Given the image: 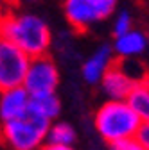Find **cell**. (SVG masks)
<instances>
[{
	"instance_id": "cell-6",
	"label": "cell",
	"mask_w": 149,
	"mask_h": 150,
	"mask_svg": "<svg viewBox=\"0 0 149 150\" xmlns=\"http://www.w3.org/2000/svg\"><path fill=\"white\" fill-rule=\"evenodd\" d=\"M31 55L25 54L13 41L0 38V89L22 86L29 68Z\"/></svg>"
},
{
	"instance_id": "cell-12",
	"label": "cell",
	"mask_w": 149,
	"mask_h": 150,
	"mask_svg": "<svg viewBox=\"0 0 149 150\" xmlns=\"http://www.w3.org/2000/svg\"><path fill=\"white\" fill-rule=\"evenodd\" d=\"M34 112H38L40 116L47 118V120H56L61 112V100L58 97V91L54 93H43V95H36L31 97V105H29Z\"/></svg>"
},
{
	"instance_id": "cell-13",
	"label": "cell",
	"mask_w": 149,
	"mask_h": 150,
	"mask_svg": "<svg viewBox=\"0 0 149 150\" xmlns=\"http://www.w3.org/2000/svg\"><path fill=\"white\" fill-rule=\"evenodd\" d=\"M128 102L137 111L142 122H149V77L135 84L133 91L128 97Z\"/></svg>"
},
{
	"instance_id": "cell-9",
	"label": "cell",
	"mask_w": 149,
	"mask_h": 150,
	"mask_svg": "<svg viewBox=\"0 0 149 150\" xmlns=\"http://www.w3.org/2000/svg\"><path fill=\"white\" fill-rule=\"evenodd\" d=\"M111 48L117 59H142L147 52V32L131 27L122 34L113 36Z\"/></svg>"
},
{
	"instance_id": "cell-16",
	"label": "cell",
	"mask_w": 149,
	"mask_h": 150,
	"mask_svg": "<svg viewBox=\"0 0 149 150\" xmlns=\"http://www.w3.org/2000/svg\"><path fill=\"white\" fill-rule=\"evenodd\" d=\"M113 150H142L138 141L135 138H124V139H119L115 141L113 145H110Z\"/></svg>"
},
{
	"instance_id": "cell-19",
	"label": "cell",
	"mask_w": 149,
	"mask_h": 150,
	"mask_svg": "<svg viewBox=\"0 0 149 150\" xmlns=\"http://www.w3.org/2000/svg\"><path fill=\"white\" fill-rule=\"evenodd\" d=\"M147 54H149V32H147Z\"/></svg>"
},
{
	"instance_id": "cell-3",
	"label": "cell",
	"mask_w": 149,
	"mask_h": 150,
	"mask_svg": "<svg viewBox=\"0 0 149 150\" xmlns=\"http://www.w3.org/2000/svg\"><path fill=\"white\" fill-rule=\"evenodd\" d=\"M50 120L40 116L31 107L25 115L2 122L0 125V143L14 150H36L45 143Z\"/></svg>"
},
{
	"instance_id": "cell-18",
	"label": "cell",
	"mask_w": 149,
	"mask_h": 150,
	"mask_svg": "<svg viewBox=\"0 0 149 150\" xmlns=\"http://www.w3.org/2000/svg\"><path fill=\"white\" fill-rule=\"evenodd\" d=\"M2 22H4V11L0 9V38H2Z\"/></svg>"
},
{
	"instance_id": "cell-7",
	"label": "cell",
	"mask_w": 149,
	"mask_h": 150,
	"mask_svg": "<svg viewBox=\"0 0 149 150\" xmlns=\"http://www.w3.org/2000/svg\"><path fill=\"white\" fill-rule=\"evenodd\" d=\"M135 84L137 81L119 64V61H115L110 66V70L104 73V77L99 82L104 97L110 100H128Z\"/></svg>"
},
{
	"instance_id": "cell-2",
	"label": "cell",
	"mask_w": 149,
	"mask_h": 150,
	"mask_svg": "<svg viewBox=\"0 0 149 150\" xmlns=\"http://www.w3.org/2000/svg\"><path fill=\"white\" fill-rule=\"evenodd\" d=\"M142 118L128 100H106L94 115V127L106 145L124 138H135Z\"/></svg>"
},
{
	"instance_id": "cell-8",
	"label": "cell",
	"mask_w": 149,
	"mask_h": 150,
	"mask_svg": "<svg viewBox=\"0 0 149 150\" xmlns=\"http://www.w3.org/2000/svg\"><path fill=\"white\" fill-rule=\"evenodd\" d=\"M117 61L113 48L111 45H99L90 57L85 59V63L81 64V77L86 84L90 86H99L101 79L104 77V73L110 70V66Z\"/></svg>"
},
{
	"instance_id": "cell-20",
	"label": "cell",
	"mask_w": 149,
	"mask_h": 150,
	"mask_svg": "<svg viewBox=\"0 0 149 150\" xmlns=\"http://www.w3.org/2000/svg\"><path fill=\"white\" fill-rule=\"evenodd\" d=\"M27 2H31V4H34V2H38V0H27Z\"/></svg>"
},
{
	"instance_id": "cell-4",
	"label": "cell",
	"mask_w": 149,
	"mask_h": 150,
	"mask_svg": "<svg viewBox=\"0 0 149 150\" xmlns=\"http://www.w3.org/2000/svg\"><path fill=\"white\" fill-rule=\"evenodd\" d=\"M117 6L119 0H65L63 13L74 30L86 32L92 25L113 16Z\"/></svg>"
},
{
	"instance_id": "cell-15",
	"label": "cell",
	"mask_w": 149,
	"mask_h": 150,
	"mask_svg": "<svg viewBox=\"0 0 149 150\" xmlns=\"http://www.w3.org/2000/svg\"><path fill=\"white\" fill-rule=\"evenodd\" d=\"M135 139L138 141L142 150H149V122H142L135 132Z\"/></svg>"
},
{
	"instance_id": "cell-17",
	"label": "cell",
	"mask_w": 149,
	"mask_h": 150,
	"mask_svg": "<svg viewBox=\"0 0 149 150\" xmlns=\"http://www.w3.org/2000/svg\"><path fill=\"white\" fill-rule=\"evenodd\" d=\"M13 6H14V0H0V9H2V11L13 7Z\"/></svg>"
},
{
	"instance_id": "cell-5",
	"label": "cell",
	"mask_w": 149,
	"mask_h": 150,
	"mask_svg": "<svg viewBox=\"0 0 149 150\" xmlns=\"http://www.w3.org/2000/svg\"><path fill=\"white\" fill-rule=\"evenodd\" d=\"M59 81H61V75L56 61L49 54H43V55L31 57L22 86L27 89L31 97H36V95H43V93L58 91Z\"/></svg>"
},
{
	"instance_id": "cell-10",
	"label": "cell",
	"mask_w": 149,
	"mask_h": 150,
	"mask_svg": "<svg viewBox=\"0 0 149 150\" xmlns=\"http://www.w3.org/2000/svg\"><path fill=\"white\" fill-rule=\"evenodd\" d=\"M31 105V95L24 86L0 89V122H7L25 115Z\"/></svg>"
},
{
	"instance_id": "cell-1",
	"label": "cell",
	"mask_w": 149,
	"mask_h": 150,
	"mask_svg": "<svg viewBox=\"0 0 149 150\" xmlns=\"http://www.w3.org/2000/svg\"><path fill=\"white\" fill-rule=\"evenodd\" d=\"M2 36L31 57L49 54L52 47V30L45 18L27 11H14V7L4 11Z\"/></svg>"
},
{
	"instance_id": "cell-11",
	"label": "cell",
	"mask_w": 149,
	"mask_h": 150,
	"mask_svg": "<svg viewBox=\"0 0 149 150\" xmlns=\"http://www.w3.org/2000/svg\"><path fill=\"white\" fill-rule=\"evenodd\" d=\"M77 141V132L70 123L52 120L45 136L43 146L49 150H70Z\"/></svg>"
},
{
	"instance_id": "cell-14",
	"label": "cell",
	"mask_w": 149,
	"mask_h": 150,
	"mask_svg": "<svg viewBox=\"0 0 149 150\" xmlns=\"http://www.w3.org/2000/svg\"><path fill=\"white\" fill-rule=\"evenodd\" d=\"M133 27V16L129 11H119L113 18V23H111V34L117 36L122 34L126 30H129Z\"/></svg>"
}]
</instances>
